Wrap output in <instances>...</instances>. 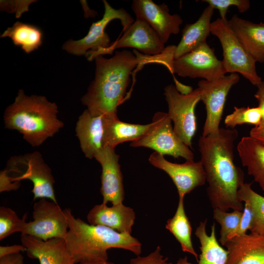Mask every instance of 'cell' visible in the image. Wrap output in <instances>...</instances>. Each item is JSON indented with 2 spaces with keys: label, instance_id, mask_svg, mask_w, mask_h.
I'll list each match as a JSON object with an SVG mask.
<instances>
[{
  "label": "cell",
  "instance_id": "36",
  "mask_svg": "<svg viewBox=\"0 0 264 264\" xmlns=\"http://www.w3.org/2000/svg\"><path fill=\"white\" fill-rule=\"evenodd\" d=\"M258 89L254 94V97L259 103V107L262 112L261 123L257 128H264V81H262L257 86Z\"/></svg>",
  "mask_w": 264,
  "mask_h": 264
},
{
  "label": "cell",
  "instance_id": "10",
  "mask_svg": "<svg viewBox=\"0 0 264 264\" xmlns=\"http://www.w3.org/2000/svg\"><path fill=\"white\" fill-rule=\"evenodd\" d=\"M239 79L237 73H230L216 80H201L198 82L200 101L205 105L206 113L202 136L216 135L219 133L227 95Z\"/></svg>",
  "mask_w": 264,
  "mask_h": 264
},
{
  "label": "cell",
  "instance_id": "40",
  "mask_svg": "<svg viewBox=\"0 0 264 264\" xmlns=\"http://www.w3.org/2000/svg\"><path fill=\"white\" fill-rule=\"evenodd\" d=\"M174 79L175 88L176 90L181 94L187 95L191 93L194 90L192 87L182 84L175 77H174Z\"/></svg>",
  "mask_w": 264,
  "mask_h": 264
},
{
  "label": "cell",
  "instance_id": "34",
  "mask_svg": "<svg viewBox=\"0 0 264 264\" xmlns=\"http://www.w3.org/2000/svg\"><path fill=\"white\" fill-rule=\"evenodd\" d=\"M252 221V212L247 203H244L243 215L240 223L235 232L229 238L230 239L234 237L242 236L246 234L248 230H250Z\"/></svg>",
  "mask_w": 264,
  "mask_h": 264
},
{
  "label": "cell",
  "instance_id": "16",
  "mask_svg": "<svg viewBox=\"0 0 264 264\" xmlns=\"http://www.w3.org/2000/svg\"><path fill=\"white\" fill-rule=\"evenodd\" d=\"M102 167L100 193L103 203L112 204L123 203L125 192L123 176L119 163V155L115 149L105 147L94 157Z\"/></svg>",
  "mask_w": 264,
  "mask_h": 264
},
{
  "label": "cell",
  "instance_id": "12",
  "mask_svg": "<svg viewBox=\"0 0 264 264\" xmlns=\"http://www.w3.org/2000/svg\"><path fill=\"white\" fill-rule=\"evenodd\" d=\"M157 33L144 21L136 19L124 32L123 35L106 48L88 51L85 56L91 61L100 55L112 54L120 47H132L147 56L161 54L165 47Z\"/></svg>",
  "mask_w": 264,
  "mask_h": 264
},
{
  "label": "cell",
  "instance_id": "24",
  "mask_svg": "<svg viewBox=\"0 0 264 264\" xmlns=\"http://www.w3.org/2000/svg\"><path fill=\"white\" fill-rule=\"evenodd\" d=\"M207 219L200 222L195 234L200 242V254L197 264H226L227 251L219 243L216 236V224L211 226V232L208 235L206 231ZM176 264H194L189 262L186 256L179 258Z\"/></svg>",
  "mask_w": 264,
  "mask_h": 264
},
{
  "label": "cell",
  "instance_id": "39",
  "mask_svg": "<svg viewBox=\"0 0 264 264\" xmlns=\"http://www.w3.org/2000/svg\"><path fill=\"white\" fill-rule=\"evenodd\" d=\"M249 136L264 145V128L254 127L249 132Z\"/></svg>",
  "mask_w": 264,
  "mask_h": 264
},
{
  "label": "cell",
  "instance_id": "41",
  "mask_svg": "<svg viewBox=\"0 0 264 264\" xmlns=\"http://www.w3.org/2000/svg\"><path fill=\"white\" fill-rule=\"evenodd\" d=\"M78 264H115L113 263L109 262L108 260H94L82 262Z\"/></svg>",
  "mask_w": 264,
  "mask_h": 264
},
{
  "label": "cell",
  "instance_id": "15",
  "mask_svg": "<svg viewBox=\"0 0 264 264\" xmlns=\"http://www.w3.org/2000/svg\"><path fill=\"white\" fill-rule=\"evenodd\" d=\"M132 8L136 19L146 22L166 43L172 34H177L183 20L177 14H170L164 3L157 4L152 0H133Z\"/></svg>",
  "mask_w": 264,
  "mask_h": 264
},
{
  "label": "cell",
  "instance_id": "17",
  "mask_svg": "<svg viewBox=\"0 0 264 264\" xmlns=\"http://www.w3.org/2000/svg\"><path fill=\"white\" fill-rule=\"evenodd\" d=\"M21 241L27 256L38 260L40 264H76L65 239L53 238L44 241L21 235Z\"/></svg>",
  "mask_w": 264,
  "mask_h": 264
},
{
  "label": "cell",
  "instance_id": "3",
  "mask_svg": "<svg viewBox=\"0 0 264 264\" xmlns=\"http://www.w3.org/2000/svg\"><path fill=\"white\" fill-rule=\"evenodd\" d=\"M64 211L68 224L65 240L76 264L94 260L108 261L107 251L113 248L129 251L136 256L141 254V243L132 235L90 224L75 218L69 209Z\"/></svg>",
  "mask_w": 264,
  "mask_h": 264
},
{
  "label": "cell",
  "instance_id": "38",
  "mask_svg": "<svg viewBox=\"0 0 264 264\" xmlns=\"http://www.w3.org/2000/svg\"><path fill=\"white\" fill-rule=\"evenodd\" d=\"M0 264H24L23 257L21 253L0 258Z\"/></svg>",
  "mask_w": 264,
  "mask_h": 264
},
{
  "label": "cell",
  "instance_id": "32",
  "mask_svg": "<svg viewBox=\"0 0 264 264\" xmlns=\"http://www.w3.org/2000/svg\"><path fill=\"white\" fill-rule=\"evenodd\" d=\"M214 9L219 10L221 19L226 20L228 8L231 6L236 7L239 11L243 13L249 9L250 3L248 0H203Z\"/></svg>",
  "mask_w": 264,
  "mask_h": 264
},
{
  "label": "cell",
  "instance_id": "21",
  "mask_svg": "<svg viewBox=\"0 0 264 264\" xmlns=\"http://www.w3.org/2000/svg\"><path fill=\"white\" fill-rule=\"evenodd\" d=\"M228 23L234 34L255 61L264 63V22L254 23L234 15Z\"/></svg>",
  "mask_w": 264,
  "mask_h": 264
},
{
  "label": "cell",
  "instance_id": "31",
  "mask_svg": "<svg viewBox=\"0 0 264 264\" xmlns=\"http://www.w3.org/2000/svg\"><path fill=\"white\" fill-rule=\"evenodd\" d=\"M27 218L25 213L20 219L16 213L10 208L0 207V240L11 235L16 232H22L26 223Z\"/></svg>",
  "mask_w": 264,
  "mask_h": 264
},
{
  "label": "cell",
  "instance_id": "11",
  "mask_svg": "<svg viewBox=\"0 0 264 264\" xmlns=\"http://www.w3.org/2000/svg\"><path fill=\"white\" fill-rule=\"evenodd\" d=\"M32 218V221L26 222L21 235L44 241L53 238H66L68 222L64 210L58 203L40 198L33 205Z\"/></svg>",
  "mask_w": 264,
  "mask_h": 264
},
{
  "label": "cell",
  "instance_id": "5",
  "mask_svg": "<svg viewBox=\"0 0 264 264\" xmlns=\"http://www.w3.org/2000/svg\"><path fill=\"white\" fill-rule=\"evenodd\" d=\"M211 34L217 37L221 44L223 52L221 62L226 72L239 73L257 87L262 79L256 71V62L234 34L228 20L219 18L212 22Z\"/></svg>",
  "mask_w": 264,
  "mask_h": 264
},
{
  "label": "cell",
  "instance_id": "22",
  "mask_svg": "<svg viewBox=\"0 0 264 264\" xmlns=\"http://www.w3.org/2000/svg\"><path fill=\"white\" fill-rule=\"evenodd\" d=\"M150 125V123L142 125L122 122L117 113L104 114L103 147L115 149L119 144L135 141L146 132Z\"/></svg>",
  "mask_w": 264,
  "mask_h": 264
},
{
  "label": "cell",
  "instance_id": "9",
  "mask_svg": "<svg viewBox=\"0 0 264 264\" xmlns=\"http://www.w3.org/2000/svg\"><path fill=\"white\" fill-rule=\"evenodd\" d=\"M105 11L102 18L92 23L87 35L80 40H69L62 48L68 53L77 56L85 55L88 51H95L106 48L110 44V38L105 32L107 25L112 20L118 19L123 26L122 32L134 22L131 16L123 8L116 9L104 0Z\"/></svg>",
  "mask_w": 264,
  "mask_h": 264
},
{
  "label": "cell",
  "instance_id": "20",
  "mask_svg": "<svg viewBox=\"0 0 264 264\" xmlns=\"http://www.w3.org/2000/svg\"><path fill=\"white\" fill-rule=\"evenodd\" d=\"M75 132L85 157L94 158L103 148V115L93 116L85 110L78 117Z\"/></svg>",
  "mask_w": 264,
  "mask_h": 264
},
{
  "label": "cell",
  "instance_id": "37",
  "mask_svg": "<svg viewBox=\"0 0 264 264\" xmlns=\"http://www.w3.org/2000/svg\"><path fill=\"white\" fill-rule=\"evenodd\" d=\"M25 251V247L22 244L0 246V258Z\"/></svg>",
  "mask_w": 264,
  "mask_h": 264
},
{
  "label": "cell",
  "instance_id": "19",
  "mask_svg": "<svg viewBox=\"0 0 264 264\" xmlns=\"http://www.w3.org/2000/svg\"><path fill=\"white\" fill-rule=\"evenodd\" d=\"M226 264H264V235L250 232L229 239Z\"/></svg>",
  "mask_w": 264,
  "mask_h": 264
},
{
  "label": "cell",
  "instance_id": "35",
  "mask_svg": "<svg viewBox=\"0 0 264 264\" xmlns=\"http://www.w3.org/2000/svg\"><path fill=\"white\" fill-rule=\"evenodd\" d=\"M20 186V182L13 181L12 177L8 174L6 169L0 172V192L15 191Z\"/></svg>",
  "mask_w": 264,
  "mask_h": 264
},
{
  "label": "cell",
  "instance_id": "8",
  "mask_svg": "<svg viewBox=\"0 0 264 264\" xmlns=\"http://www.w3.org/2000/svg\"><path fill=\"white\" fill-rule=\"evenodd\" d=\"M164 95L168 107L167 114L174 123L173 129L177 137L189 148L197 130L195 108L200 101L197 88L187 95H182L170 84L164 88Z\"/></svg>",
  "mask_w": 264,
  "mask_h": 264
},
{
  "label": "cell",
  "instance_id": "25",
  "mask_svg": "<svg viewBox=\"0 0 264 264\" xmlns=\"http://www.w3.org/2000/svg\"><path fill=\"white\" fill-rule=\"evenodd\" d=\"M237 150L248 175L264 191V145L250 136H244L238 143Z\"/></svg>",
  "mask_w": 264,
  "mask_h": 264
},
{
  "label": "cell",
  "instance_id": "6",
  "mask_svg": "<svg viewBox=\"0 0 264 264\" xmlns=\"http://www.w3.org/2000/svg\"><path fill=\"white\" fill-rule=\"evenodd\" d=\"M5 169L8 173L15 174V176H11L13 181L28 179L32 182L31 192L34 200L44 198L57 203L54 177L40 153L34 152L12 156L8 160Z\"/></svg>",
  "mask_w": 264,
  "mask_h": 264
},
{
  "label": "cell",
  "instance_id": "30",
  "mask_svg": "<svg viewBox=\"0 0 264 264\" xmlns=\"http://www.w3.org/2000/svg\"><path fill=\"white\" fill-rule=\"evenodd\" d=\"M262 117V112L259 107L250 108L234 107V110L224 119L228 128L234 129L237 125L248 124L258 127Z\"/></svg>",
  "mask_w": 264,
  "mask_h": 264
},
{
  "label": "cell",
  "instance_id": "14",
  "mask_svg": "<svg viewBox=\"0 0 264 264\" xmlns=\"http://www.w3.org/2000/svg\"><path fill=\"white\" fill-rule=\"evenodd\" d=\"M149 161L154 167L166 173L176 187L179 198H184L194 189L205 184L206 175L200 161H186L182 164L167 160L161 154L154 152Z\"/></svg>",
  "mask_w": 264,
  "mask_h": 264
},
{
  "label": "cell",
  "instance_id": "18",
  "mask_svg": "<svg viewBox=\"0 0 264 264\" xmlns=\"http://www.w3.org/2000/svg\"><path fill=\"white\" fill-rule=\"evenodd\" d=\"M135 217L134 210L123 203L108 206L102 202L94 205L87 218L90 224L104 226L121 233L131 235Z\"/></svg>",
  "mask_w": 264,
  "mask_h": 264
},
{
  "label": "cell",
  "instance_id": "33",
  "mask_svg": "<svg viewBox=\"0 0 264 264\" xmlns=\"http://www.w3.org/2000/svg\"><path fill=\"white\" fill-rule=\"evenodd\" d=\"M161 250L160 246H157L153 251L146 256L139 255L132 258L129 264H173L169 261L168 257H164L161 254Z\"/></svg>",
  "mask_w": 264,
  "mask_h": 264
},
{
  "label": "cell",
  "instance_id": "4",
  "mask_svg": "<svg viewBox=\"0 0 264 264\" xmlns=\"http://www.w3.org/2000/svg\"><path fill=\"white\" fill-rule=\"evenodd\" d=\"M58 113L57 104L46 97L28 96L20 89L14 103L5 110V127L17 130L32 147H38L63 127Z\"/></svg>",
  "mask_w": 264,
  "mask_h": 264
},
{
  "label": "cell",
  "instance_id": "28",
  "mask_svg": "<svg viewBox=\"0 0 264 264\" xmlns=\"http://www.w3.org/2000/svg\"><path fill=\"white\" fill-rule=\"evenodd\" d=\"M251 183H244L238 192L239 200L247 203L252 212L250 232L264 235V197L251 188Z\"/></svg>",
  "mask_w": 264,
  "mask_h": 264
},
{
  "label": "cell",
  "instance_id": "27",
  "mask_svg": "<svg viewBox=\"0 0 264 264\" xmlns=\"http://www.w3.org/2000/svg\"><path fill=\"white\" fill-rule=\"evenodd\" d=\"M1 38H10L13 44L26 53L37 49L42 44V30L34 25L17 22L8 27L0 35Z\"/></svg>",
  "mask_w": 264,
  "mask_h": 264
},
{
  "label": "cell",
  "instance_id": "2",
  "mask_svg": "<svg viewBox=\"0 0 264 264\" xmlns=\"http://www.w3.org/2000/svg\"><path fill=\"white\" fill-rule=\"evenodd\" d=\"M133 51H116L111 58L100 55L95 58L94 79L81 99L92 115L117 113L126 94L130 75L141 61V54L136 49Z\"/></svg>",
  "mask_w": 264,
  "mask_h": 264
},
{
  "label": "cell",
  "instance_id": "1",
  "mask_svg": "<svg viewBox=\"0 0 264 264\" xmlns=\"http://www.w3.org/2000/svg\"><path fill=\"white\" fill-rule=\"evenodd\" d=\"M238 130L220 128L216 135L200 136L198 146L208 184L207 195L213 209L242 211L238 192L244 183L242 170L234 162L235 142Z\"/></svg>",
  "mask_w": 264,
  "mask_h": 264
},
{
  "label": "cell",
  "instance_id": "7",
  "mask_svg": "<svg viewBox=\"0 0 264 264\" xmlns=\"http://www.w3.org/2000/svg\"><path fill=\"white\" fill-rule=\"evenodd\" d=\"M130 146L150 148L163 155H171L175 158L182 157L186 161L194 158L190 148L174 132L172 120L165 112L155 113L146 132L140 138L131 142Z\"/></svg>",
  "mask_w": 264,
  "mask_h": 264
},
{
  "label": "cell",
  "instance_id": "26",
  "mask_svg": "<svg viewBox=\"0 0 264 264\" xmlns=\"http://www.w3.org/2000/svg\"><path fill=\"white\" fill-rule=\"evenodd\" d=\"M165 227L179 242L182 250L193 255L198 262V255L195 251L192 243V229L185 213L184 198H179L176 211L174 216L167 220Z\"/></svg>",
  "mask_w": 264,
  "mask_h": 264
},
{
  "label": "cell",
  "instance_id": "23",
  "mask_svg": "<svg viewBox=\"0 0 264 264\" xmlns=\"http://www.w3.org/2000/svg\"><path fill=\"white\" fill-rule=\"evenodd\" d=\"M214 10L208 5L195 22L185 25L180 41L175 47L174 59L190 52L206 42V39L211 33V20Z\"/></svg>",
  "mask_w": 264,
  "mask_h": 264
},
{
  "label": "cell",
  "instance_id": "13",
  "mask_svg": "<svg viewBox=\"0 0 264 264\" xmlns=\"http://www.w3.org/2000/svg\"><path fill=\"white\" fill-rule=\"evenodd\" d=\"M171 72L182 77L201 78L212 81L225 75L221 61L205 42L190 52L174 59Z\"/></svg>",
  "mask_w": 264,
  "mask_h": 264
},
{
  "label": "cell",
  "instance_id": "29",
  "mask_svg": "<svg viewBox=\"0 0 264 264\" xmlns=\"http://www.w3.org/2000/svg\"><path fill=\"white\" fill-rule=\"evenodd\" d=\"M213 209V218L221 226L219 242L224 246L228 238L237 229L243 215V210L227 212L218 208Z\"/></svg>",
  "mask_w": 264,
  "mask_h": 264
}]
</instances>
